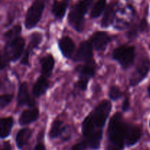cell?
Masks as SVG:
<instances>
[{
	"label": "cell",
	"mask_w": 150,
	"mask_h": 150,
	"mask_svg": "<svg viewBox=\"0 0 150 150\" xmlns=\"http://www.w3.org/2000/svg\"><path fill=\"white\" fill-rule=\"evenodd\" d=\"M111 103L104 100L85 118L82 123V134L88 147L97 150L103 139V128L111 111Z\"/></svg>",
	"instance_id": "cell-1"
},
{
	"label": "cell",
	"mask_w": 150,
	"mask_h": 150,
	"mask_svg": "<svg viewBox=\"0 0 150 150\" xmlns=\"http://www.w3.org/2000/svg\"><path fill=\"white\" fill-rule=\"evenodd\" d=\"M127 125L123 120L121 113L114 114L107 130V144L105 150H124Z\"/></svg>",
	"instance_id": "cell-2"
},
{
	"label": "cell",
	"mask_w": 150,
	"mask_h": 150,
	"mask_svg": "<svg viewBox=\"0 0 150 150\" xmlns=\"http://www.w3.org/2000/svg\"><path fill=\"white\" fill-rule=\"evenodd\" d=\"M24 46L25 40L21 37L18 36L7 41L1 56V70H3L10 62L17 61L21 57L24 50Z\"/></svg>",
	"instance_id": "cell-3"
},
{
	"label": "cell",
	"mask_w": 150,
	"mask_h": 150,
	"mask_svg": "<svg viewBox=\"0 0 150 150\" xmlns=\"http://www.w3.org/2000/svg\"><path fill=\"white\" fill-rule=\"evenodd\" d=\"M94 0H81L79 1L68 15V22L77 32L83 31L84 26V16L87 13Z\"/></svg>",
	"instance_id": "cell-4"
},
{
	"label": "cell",
	"mask_w": 150,
	"mask_h": 150,
	"mask_svg": "<svg viewBox=\"0 0 150 150\" xmlns=\"http://www.w3.org/2000/svg\"><path fill=\"white\" fill-rule=\"evenodd\" d=\"M135 48L133 46L122 45L114 51L112 58L118 62L122 68L127 69L130 67L134 62Z\"/></svg>",
	"instance_id": "cell-5"
},
{
	"label": "cell",
	"mask_w": 150,
	"mask_h": 150,
	"mask_svg": "<svg viewBox=\"0 0 150 150\" xmlns=\"http://www.w3.org/2000/svg\"><path fill=\"white\" fill-rule=\"evenodd\" d=\"M45 8L43 0H35L28 10L25 18V26L27 29H31L37 26L42 18Z\"/></svg>",
	"instance_id": "cell-6"
},
{
	"label": "cell",
	"mask_w": 150,
	"mask_h": 150,
	"mask_svg": "<svg viewBox=\"0 0 150 150\" xmlns=\"http://www.w3.org/2000/svg\"><path fill=\"white\" fill-rule=\"evenodd\" d=\"M150 69V61L147 57L143 58L138 64L136 70L133 72L130 79L131 86H137L147 76Z\"/></svg>",
	"instance_id": "cell-7"
},
{
	"label": "cell",
	"mask_w": 150,
	"mask_h": 150,
	"mask_svg": "<svg viewBox=\"0 0 150 150\" xmlns=\"http://www.w3.org/2000/svg\"><path fill=\"white\" fill-rule=\"evenodd\" d=\"M89 41L94 48L98 51H102L106 48L107 45L111 41V38L105 32H96L91 36Z\"/></svg>",
	"instance_id": "cell-8"
},
{
	"label": "cell",
	"mask_w": 150,
	"mask_h": 150,
	"mask_svg": "<svg viewBox=\"0 0 150 150\" xmlns=\"http://www.w3.org/2000/svg\"><path fill=\"white\" fill-rule=\"evenodd\" d=\"M93 57V45L90 41H83L81 42L78 51L74 57L75 62H88L92 59Z\"/></svg>",
	"instance_id": "cell-9"
},
{
	"label": "cell",
	"mask_w": 150,
	"mask_h": 150,
	"mask_svg": "<svg viewBox=\"0 0 150 150\" xmlns=\"http://www.w3.org/2000/svg\"><path fill=\"white\" fill-rule=\"evenodd\" d=\"M18 105H27L30 107L35 106V101L32 99L29 94L27 83L26 82L21 83L18 92Z\"/></svg>",
	"instance_id": "cell-10"
},
{
	"label": "cell",
	"mask_w": 150,
	"mask_h": 150,
	"mask_svg": "<svg viewBox=\"0 0 150 150\" xmlns=\"http://www.w3.org/2000/svg\"><path fill=\"white\" fill-rule=\"evenodd\" d=\"M142 136V130L140 127L128 124L125 139V144L127 146H132L136 144Z\"/></svg>",
	"instance_id": "cell-11"
},
{
	"label": "cell",
	"mask_w": 150,
	"mask_h": 150,
	"mask_svg": "<svg viewBox=\"0 0 150 150\" xmlns=\"http://www.w3.org/2000/svg\"><path fill=\"white\" fill-rule=\"evenodd\" d=\"M41 41H42V35L40 33L36 32V33L32 34L31 36L30 43L29 44V46H28L26 52L23 54V57L21 62L22 64L27 66L29 65V57H30L31 54L35 48H38Z\"/></svg>",
	"instance_id": "cell-12"
},
{
	"label": "cell",
	"mask_w": 150,
	"mask_h": 150,
	"mask_svg": "<svg viewBox=\"0 0 150 150\" xmlns=\"http://www.w3.org/2000/svg\"><path fill=\"white\" fill-rule=\"evenodd\" d=\"M58 45L63 56L67 59L71 58L75 50V43L72 38L63 37L59 40Z\"/></svg>",
	"instance_id": "cell-13"
},
{
	"label": "cell",
	"mask_w": 150,
	"mask_h": 150,
	"mask_svg": "<svg viewBox=\"0 0 150 150\" xmlns=\"http://www.w3.org/2000/svg\"><path fill=\"white\" fill-rule=\"evenodd\" d=\"M39 117V111L35 107L23 111L19 117V124L21 125H26L36 121Z\"/></svg>",
	"instance_id": "cell-14"
},
{
	"label": "cell",
	"mask_w": 150,
	"mask_h": 150,
	"mask_svg": "<svg viewBox=\"0 0 150 150\" xmlns=\"http://www.w3.org/2000/svg\"><path fill=\"white\" fill-rule=\"evenodd\" d=\"M41 64V73L42 76L48 78L52 74L53 70L55 65V60L51 54H48L45 57H42L40 59Z\"/></svg>",
	"instance_id": "cell-15"
},
{
	"label": "cell",
	"mask_w": 150,
	"mask_h": 150,
	"mask_svg": "<svg viewBox=\"0 0 150 150\" xmlns=\"http://www.w3.org/2000/svg\"><path fill=\"white\" fill-rule=\"evenodd\" d=\"M32 131L29 128H23L18 132L16 137V144L19 149H22L28 144L32 137Z\"/></svg>",
	"instance_id": "cell-16"
},
{
	"label": "cell",
	"mask_w": 150,
	"mask_h": 150,
	"mask_svg": "<svg viewBox=\"0 0 150 150\" xmlns=\"http://www.w3.org/2000/svg\"><path fill=\"white\" fill-rule=\"evenodd\" d=\"M48 87H49V83L46 78L44 76H40L33 86L32 92H33L34 96L35 98H39L42 96L46 92Z\"/></svg>",
	"instance_id": "cell-17"
},
{
	"label": "cell",
	"mask_w": 150,
	"mask_h": 150,
	"mask_svg": "<svg viewBox=\"0 0 150 150\" xmlns=\"http://www.w3.org/2000/svg\"><path fill=\"white\" fill-rule=\"evenodd\" d=\"M116 12H117V10H116V4L115 3H111L105 10L103 17L102 21H101V26L103 27L107 28L114 23Z\"/></svg>",
	"instance_id": "cell-18"
},
{
	"label": "cell",
	"mask_w": 150,
	"mask_h": 150,
	"mask_svg": "<svg viewBox=\"0 0 150 150\" xmlns=\"http://www.w3.org/2000/svg\"><path fill=\"white\" fill-rule=\"evenodd\" d=\"M14 121L12 117H5L0 120V136L1 139H5L10 136L13 128Z\"/></svg>",
	"instance_id": "cell-19"
},
{
	"label": "cell",
	"mask_w": 150,
	"mask_h": 150,
	"mask_svg": "<svg viewBox=\"0 0 150 150\" xmlns=\"http://www.w3.org/2000/svg\"><path fill=\"white\" fill-rule=\"evenodd\" d=\"M77 70L80 73V76L87 77L89 79L93 78L95 74V64L93 59L86 62V63L83 65L79 66L77 67Z\"/></svg>",
	"instance_id": "cell-20"
},
{
	"label": "cell",
	"mask_w": 150,
	"mask_h": 150,
	"mask_svg": "<svg viewBox=\"0 0 150 150\" xmlns=\"http://www.w3.org/2000/svg\"><path fill=\"white\" fill-rule=\"evenodd\" d=\"M67 2L66 1H55L53 4L52 13L57 18L62 19L66 13Z\"/></svg>",
	"instance_id": "cell-21"
},
{
	"label": "cell",
	"mask_w": 150,
	"mask_h": 150,
	"mask_svg": "<svg viewBox=\"0 0 150 150\" xmlns=\"http://www.w3.org/2000/svg\"><path fill=\"white\" fill-rule=\"evenodd\" d=\"M106 6V0H98L94 5L90 13L92 18H97L99 17L104 11Z\"/></svg>",
	"instance_id": "cell-22"
},
{
	"label": "cell",
	"mask_w": 150,
	"mask_h": 150,
	"mask_svg": "<svg viewBox=\"0 0 150 150\" xmlns=\"http://www.w3.org/2000/svg\"><path fill=\"white\" fill-rule=\"evenodd\" d=\"M63 122L61 120H55L51 125V130L49 132V137L51 139H55L59 136L62 129Z\"/></svg>",
	"instance_id": "cell-23"
},
{
	"label": "cell",
	"mask_w": 150,
	"mask_h": 150,
	"mask_svg": "<svg viewBox=\"0 0 150 150\" xmlns=\"http://www.w3.org/2000/svg\"><path fill=\"white\" fill-rule=\"evenodd\" d=\"M21 32V26L20 25H16V26H13L12 29H9L7 32H6L4 36L7 40H12L18 36Z\"/></svg>",
	"instance_id": "cell-24"
},
{
	"label": "cell",
	"mask_w": 150,
	"mask_h": 150,
	"mask_svg": "<svg viewBox=\"0 0 150 150\" xmlns=\"http://www.w3.org/2000/svg\"><path fill=\"white\" fill-rule=\"evenodd\" d=\"M108 96H109L110 99L112 100H117L122 96V93L118 86H113L110 88Z\"/></svg>",
	"instance_id": "cell-25"
},
{
	"label": "cell",
	"mask_w": 150,
	"mask_h": 150,
	"mask_svg": "<svg viewBox=\"0 0 150 150\" xmlns=\"http://www.w3.org/2000/svg\"><path fill=\"white\" fill-rule=\"evenodd\" d=\"M59 137L63 142H67V141L70 140L71 138V130H70V126L66 125L62 127Z\"/></svg>",
	"instance_id": "cell-26"
},
{
	"label": "cell",
	"mask_w": 150,
	"mask_h": 150,
	"mask_svg": "<svg viewBox=\"0 0 150 150\" xmlns=\"http://www.w3.org/2000/svg\"><path fill=\"white\" fill-rule=\"evenodd\" d=\"M13 95H10V94H5V95H1L0 98V108L1 109L5 108L6 106L10 103L12 100H13Z\"/></svg>",
	"instance_id": "cell-27"
},
{
	"label": "cell",
	"mask_w": 150,
	"mask_h": 150,
	"mask_svg": "<svg viewBox=\"0 0 150 150\" xmlns=\"http://www.w3.org/2000/svg\"><path fill=\"white\" fill-rule=\"evenodd\" d=\"M89 79H89V78L87 77H84V76H80L77 83L78 87L82 91L86 90V88H87V85H88V83H89Z\"/></svg>",
	"instance_id": "cell-28"
},
{
	"label": "cell",
	"mask_w": 150,
	"mask_h": 150,
	"mask_svg": "<svg viewBox=\"0 0 150 150\" xmlns=\"http://www.w3.org/2000/svg\"><path fill=\"white\" fill-rule=\"evenodd\" d=\"M86 148H87V145L84 142H83L75 144L72 147L71 150H86Z\"/></svg>",
	"instance_id": "cell-29"
},
{
	"label": "cell",
	"mask_w": 150,
	"mask_h": 150,
	"mask_svg": "<svg viewBox=\"0 0 150 150\" xmlns=\"http://www.w3.org/2000/svg\"><path fill=\"white\" fill-rule=\"evenodd\" d=\"M139 28V30H140L141 32H144V31H146V29L148 28L147 21H146L145 19H143L142 21H141Z\"/></svg>",
	"instance_id": "cell-30"
},
{
	"label": "cell",
	"mask_w": 150,
	"mask_h": 150,
	"mask_svg": "<svg viewBox=\"0 0 150 150\" xmlns=\"http://www.w3.org/2000/svg\"><path fill=\"white\" fill-rule=\"evenodd\" d=\"M130 101H129L128 98H126L124 100V102L122 103V110L123 111H127L129 109H130Z\"/></svg>",
	"instance_id": "cell-31"
},
{
	"label": "cell",
	"mask_w": 150,
	"mask_h": 150,
	"mask_svg": "<svg viewBox=\"0 0 150 150\" xmlns=\"http://www.w3.org/2000/svg\"><path fill=\"white\" fill-rule=\"evenodd\" d=\"M128 37L130 39H134L137 37V29L136 27H132L128 32Z\"/></svg>",
	"instance_id": "cell-32"
},
{
	"label": "cell",
	"mask_w": 150,
	"mask_h": 150,
	"mask_svg": "<svg viewBox=\"0 0 150 150\" xmlns=\"http://www.w3.org/2000/svg\"><path fill=\"white\" fill-rule=\"evenodd\" d=\"M1 150H12V147L10 144L8 142H5L3 143Z\"/></svg>",
	"instance_id": "cell-33"
},
{
	"label": "cell",
	"mask_w": 150,
	"mask_h": 150,
	"mask_svg": "<svg viewBox=\"0 0 150 150\" xmlns=\"http://www.w3.org/2000/svg\"><path fill=\"white\" fill-rule=\"evenodd\" d=\"M33 150H46V148H45V145L43 144H38L36 146H35Z\"/></svg>",
	"instance_id": "cell-34"
},
{
	"label": "cell",
	"mask_w": 150,
	"mask_h": 150,
	"mask_svg": "<svg viewBox=\"0 0 150 150\" xmlns=\"http://www.w3.org/2000/svg\"><path fill=\"white\" fill-rule=\"evenodd\" d=\"M148 94H149V95L150 97V85L149 86V87H148Z\"/></svg>",
	"instance_id": "cell-35"
},
{
	"label": "cell",
	"mask_w": 150,
	"mask_h": 150,
	"mask_svg": "<svg viewBox=\"0 0 150 150\" xmlns=\"http://www.w3.org/2000/svg\"><path fill=\"white\" fill-rule=\"evenodd\" d=\"M149 127H150V120H149Z\"/></svg>",
	"instance_id": "cell-36"
},
{
	"label": "cell",
	"mask_w": 150,
	"mask_h": 150,
	"mask_svg": "<svg viewBox=\"0 0 150 150\" xmlns=\"http://www.w3.org/2000/svg\"><path fill=\"white\" fill-rule=\"evenodd\" d=\"M149 48H150V44H149Z\"/></svg>",
	"instance_id": "cell-37"
}]
</instances>
